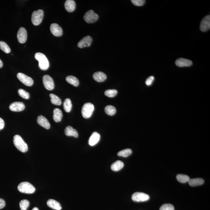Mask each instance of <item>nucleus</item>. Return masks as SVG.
Here are the masks:
<instances>
[{
    "label": "nucleus",
    "instance_id": "f257e3e1",
    "mask_svg": "<svg viewBox=\"0 0 210 210\" xmlns=\"http://www.w3.org/2000/svg\"><path fill=\"white\" fill-rule=\"evenodd\" d=\"M35 58L39 62V67L42 70H46L49 68V63L47 58L44 54L37 52L35 54Z\"/></svg>",
    "mask_w": 210,
    "mask_h": 210
},
{
    "label": "nucleus",
    "instance_id": "f03ea898",
    "mask_svg": "<svg viewBox=\"0 0 210 210\" xmlns=\"http://www.w3.org/2000/svg\"><path fill=\"white\" fill-rule=\"evenodd\" d=\"M14 145L20 151L23 153L26 152L28 150L27 144L24 141L22 137L18 135L14 136L13 138Z\"/></svg>",
    "mask_w": 210,
    "mask_h": 210
},
{
    "label": "nucleus",
    "instance_id": "7ed1b4c3",
    "mask_svg": "<svg viewBox=\"0 0 210 210\" xmlns=\"http://www.w3.org/2000/svg\"><path fill=\"white\" fill-rule=\"evenodd\" d=\"M18 191L22 193L27 194H32L35 192V187L27 182L20 183L18 186Z\"/></svg>",
    "mask_w": 210,
    "mask_h": 210
},
{
    "label": "nucleus",
    "instance_id": "20e7f679",
    "mask_svg": "<svg viewBox=\"0 0 210 210\" xmlns=\"http://www.w3.org/2000/svg\"><path fill=\"white\" fill-rule=\"evenodd\" d=\"M94 110V106L92 103H86L83 105L82 109V115L85 118H89L92 115Z\"/></svg>",
    "mask_w": 210,
    "mask_h": 210
},
{
    "label": "nucleus",
    "instance_id": "39448f33",
    "mask_svg": "<svg viewBox=\"0 0 210 210\" xmlns=\"http://www.w3.org/2000/svg\"><path fill=\"white\" fill-rule=\"evenodd\" d=\"M44 16L43 11L39 9L34 11L32 15V22L33 25L37 26L42 23Z\"/></svg>",
    "mask_w": 210,
    "mask_h": 210
},
{
    "label": "nucleus",
    "instance_id": "423d86ee",
    "mask_svg": "<svg viewBox=\"0 0 210 210\" xmlns=\"http://www.w3.org/2000/svg\"><path fill=\"white\" fill-rule=\"evenodd\" d=\"M84 19L87 23L93 24L99 19V16L94 11L90 10L86 13L83 17Z\"/></svg>",
    "mask_w": 210,
    "mask_h": 210
},
{
    "label": "nucleus",
    "instance_id": "0eeeda50",
    "mask_svg": "<svg viewBox=\"0 0 210 210\" xmlns=\"http://www.w3.org/2000/svg\"><path fill=\"white\" fill-rule=\"evenodd\" d=\"M150 198V196L142 192L135 193L132 197V200L136 202H143L148 201Z\"/></svg>",
    "mask_w": 210,
    "mask_h": 210
},
{
    "label": "nucleus",
    "instance_id": "6e6552de",
    "mask_svg": "<svg viewBox=\"0 0 210 210\" xmlns=\"http://www.w3.org/2000/svg\"><path fill=\"white\" fill-rule=\"evenodd\" d=\"M17 77L20 81L27 86H31L33 85V79L23 73L19 72L17 74Z\"/></svg>",
    "mask_w": 210,
    "mask_h": 210
},
{
    "label": "nucleus",
    "instance_id": "1a4fd4ad",
    "mask_svg": "<svg viewBox=\"0 0 210 210\" xmlns=\"http://www.w3.org/2000/svg\"><path fill=\"white\" fill-rule=\"evenodd\" d=\"M44 86L47 90H52L55 87L54 82L50 76L48 75H44L42 78Z\"/></svg>",
    "mask_w": 210,
    "mask_h": 210
},
{
    "label": "nucleus",
    "instance_id": "9d476101",
    "mask_svg": "<svg viewBox=\"0 0 210 210\" xmlns=\"http://www.w3.org/2000/svg\"><path fill=\"white\" fill-rule=\"evenodd\" d=\"M210 28V16L208 15L205 16L201 20L200 25V29L202 32H206Z\"/></svg>",
    "mask_w": 210,
    "mask_h": 210
},
{
    "label": "nucleus",
    "instance_id": "9b49d317",
    "mask_svg": "<svg viewBox=\"0 0 210 210\" xmlns=\"http://www.w3.org/2000/svg\"><path fill=\"white\" fill-rule=\"evenodd\" d=\"M9 108L12 111H22L25 109V106L22 102H16L10 105Z\"/></svg>",
    "mask_w": 210,
    "mask_h": 210
},
{
    "label": "nucleus",
    "instance_id": "f8f14e48",
    "mask_svg": "<svg viewBox=\"0 0 210 210\" xmlns=\"http://www.w3.org/2000/svg\"><path fill=\"white\" fill-rule=\"evenodd\" d=\"M17 37L18 42L20 43H25L26 42L27 37L26 30L24 27L20 28L18 31Z\"/></svg>",
    "mask_w": 210,
    "mask_h": 210
},
{
    "label": "nucleus",
    "instance_id": "ddd939ff",
    "mask_svg": "<svg viewBox=\"0 0 210 210\" xmlns=\"http://www.w3.org/2000/svg\"><path fill=\"white\" fill-rule=\"evenodd\" d=\"M50 29L51 32L55 36H61L63 34L62 28L57 24L54 23L51 24Z\"/></svg>",
    "mask_w": 210,
    "mask_h": 210
},
{
    "label": "nucleus",
    "instance_id": "4468645a",
    "mask_svg": "<svg viewBox=\"0 0 210 210\" xmlns=\"http://www.w3.org/2000/svg\"><path fill=\"white\" fill-rule=\"evenodd\" d=\"M92 42L91 37L88 35L83 38L81 40L79 41L78 44V47L80 48L88 47L90 46Z\"/></svg>",
    "mask_w": 210,
    "mask_h": 210
},
{
    "label": "nucleus",
    "instance_id": "2eb2a0df",
    "mask_svg": "<svg viewBox=\"0 0 210 210\" xmlns=\"http://www.w3.org/2000/svg\"><path fill=\"white\" fill-rule=\"evenodd\" d=\"M175 63L176 65L179 67L191 66L193 64L192 61L184 58H179L177 59Z\"/></svg>",
    "mask_w": 210,
    "mask_h": 210
},
{
    "label": "nucleus",
    "instance_id": "dca6fc26",
    "mask_svg": "<svg viewBox=\"0 0 210 210\" xmlns=\"http://www.w3.org/2000/svg\"><path fill=\"white\" fill-rule=\"evenodd\" d=\"M37 123L38 124L46 129H49L50 127V124L46 118L42 115L38 116Z\"/></svg>",
    "mask_w": 210,
    "mask_h": 210
},
{
    "label": "nucleus",
    "instance_id": "f3484780",
    "mask_svg": "<svg viewBox=\"0 0 210 210\" xmlns=\"http://www.w3.org/2000/svg\"><path fill=\"white\" fill-rule=\"evenodd\" d=\"M100 136L97 132L92 133L89 140V144L91 146H94L97 144L100 139Z\"/></svg>",
    "mask_w": 210,
    "mask_h": 210
},
{
    "label": "nucleus",
    "instance_id": "a211bd4d",
    "mask_svg": "<svg viewBox=\"0 0 210 210\" xmlns=\"http://www.w3.org/2000/svg\"><path fill=\"white\" fill-rule=\"evenodd\" d=\"M48 207L55 210H61L62 207L58 201L53 199H49L47 202Z\"/></svg>",
    "mask_w": 210,
    "mask_h": 210
},
{
    "label": "nucleus",
    "instance_id": "6ab92c4d",
    "mask_svg": "<svg viewBox=\"0 0 210 210\" xmlns=\"http://www.w3.org/2000/svg\"><path fill=\"white\" fill-rule=\"evenodd\" d=\"M65 8L66 11L69 12H72L76 8V4L73 0H67L65 3Z\"/></svg>",
    "mask_w": 210,
    "mask_h": 210
},
{
    "label": "nucleus",
    "instance_id": "aec40b11",
    "mask_svg": "<svg viewBox=\"0 0 210 210\" xmlns=\"http://www.w3.org/2000/svg\"><path fill=\"white\" fill-rule=\"evenodd\" d=\"M93 78L95 81L98 82L104 81L107 79V76L102 72H95L93 75Z\"/></svg>",
    "mask_w": 210,
    "mask_h": 210
},
{
    "label": "nucleus",
    "instance_id": "412c9836",
    "mask_svg": "<svg viewBox=\"0 0 210 210\" xmlns=\"http://www.w3.org/2000/svg\"><path fill=\"white\" fill-rule=\"evenodd\" d=\"M65 134L67 136H73L76 138L78 137V133L76 129L71 126H67L65 129Z\"/></svg>",
    "mask_w": 210,
    "mask_h": 210
},
{
    "label": "nucleus",
    "instance_id": "4be33fe9",
    "mask_svg": "<svg viewBox=\"0 0 210 210\" xmlns=\"http://www.w3.org/2000/svg\"><path fill=\"white\" fill-rule=\"evenodd\" d=\"M63 114L62 110L59 108H55L53 110V118L56 122H59L62 120Z\"/></svg>",
    "mask_w": 210,
    "mask_h": 210
},
{
    "label": "nucleus",
    "instance_id": "5701e85b",
    "mask_svg": "<svg viewBox=\"0 0 210 210\" xmlns=\"http://www.w3.org/2000/svg\"><path fill=\"white\" fill-rule=\"evenodd\" d=\"M188 182L191 186H195L202 185L204 183V180L202 178H194L190 179Z\"/></svg>",
    "mask_w": 210,
    "mask_h": 210
},
{
    "label": "nucleus",
    "instance_id": "b1692460",
    "mask_svg": "<svg viewBox=\"0 0 210 210\" xmlns=\"http://www.w3.org/2000/svg\"><path fill=\"white\" fill-rule=\"evenodd\" d=\"M124 163L122 161L118 160L112 165L111 168L113 171H118L121 170L124 167Z\"/></svg>",
    "mask_w": 210,
    "mask_h": 210
},
{
    "label": "nucleus",
    "instance_id": "393cba45",
    "mask_svg": "<svg viewBox=\"0 0 210 210\" xmlns=\"http://www.w3.org/2000/svg\"><path fill=\"white\" fill-rule=\"evenodd\" d=\"M66 81L68 83L74 86H78L79 85L78 79L76 77L73 76H69L66 78Z\"/></svg>",
    "mask_w": 210,
    "mask_h": 210
},
{
    "label": "nucleus",
    "instance_id": "a878e982",
    "mask_svg": "<svg viewBox=\"0 0 210 210\" xmlns=\"http://www.w3.org/2000/svg\"><path fill=\"white\" fill-rule=\"evenodd\" d=\"M51 98V101L52 104L60 106L62 104V101L59 96L52 93L49 95Z\"/></svg>",
    "mask_w": 210,
    "mask_h": 210
},
{
    "label": "nucleus",
    "instance_id": "bb28decb",
    "mask_svg": "<svg viewBox=\"0 0 210 210\" xmlns=\"http://www.w3.org/2000/svg\"><path fill=\"white\" fill-rule=\"evenodd\" d=\"M72 107V103L71 101L69 98L66 99L63 103L64 110L67 113H69L71 110Z\"/></svg>",
    "mask_w": 210,
    "mask_h": 210
},
{
    "label": "nucleus",
    "instance_id": "cd10ccee",
    "mask_svg": "<svg viewBox=\"0 0 210 210\" xmlns=\"http://www.w3.org/2000/svg\"><path fill=\"white\" fill-rule=\"evenodd\" d=\"M176 178L178 181L183 183L188 182L190 179L188 176L184 174H179L177 176Z\"/></svg>",
    "mask_w": 210,
    "mask_h": 210
},
{
    "label": "nucleus",
    "instance_id": "c85d7f7f",
    "mask_svg": "<svg viewBox=\"0 0 210 210\" xmlns=\"http://www.w3.org/2000/svg\"><path fill=\"white\" fill-rule=\"evenodd\" d=\"M105 111L109 115L113 116L115 114L116 110V108L114 106L109 105L105 107Z\"/></svg>",
    "mask_w": 210,
    "mask_h": 210
},
{
    "label": "nucleus",
    "instance_id": "c756f323",
    "mask_svg": "<svg viewBox=\"0 0 210 210\" xmlns=\"http://www.w3.org/2000/svg\"><path fill=\"white\" fill-rule=\"evenodd\" d=\"M132 151L130 149H125V150H122L119 151L118 153V155L120 157H127L131 155Z\"/></svg>",
    "mask_w": 210,
    "mask_h": 210
},
{
    "label": "nucleus",
    "instance_id": "7c9ffc66",
    "mask_svg": "<svg viewBox=\"0 0 210 210\" xmlns=\"http://www.w3.org/2000/svg\"><path fill=\"white\" fill-rule=\"evenodd\" d=\"M0 49L6 53H9L11 52V49L9 46L2 41L0 42Z\"/></svg>",
    "mask_w": 210,
    "mask_h": 210
},
{
    "label": "nucleus",
    "instance_id": "2f4dec72",
    "mask_svg": "<svg viewBox=\"0 0 210 210\" xmlns=\"http://www.w3.org/2000/svg\"><path fill=\"white\" fill-rule=\"evenodd\" d=\"M30 205L29 201L27 200H23L20 203V207L21 210H27Z\"/></svg>",
    "mask_w": 210,
    "mask_h": 210
},
{
    "label": "nucleus",
    "instance_id": "473e14b6",
    "mask_svg": "<svg viewBox=\"0 0 210 210\" xmlns=\"http://www.w3.org/2000/svg\"><path fill=\"white\" fill-rule=\"evenodd\" d=\"M118 91L117 90L115 89H110L107 90L105 91L104 94L105 96L109 97H113L116 96L117 94Z\"/></svg>",
    "mask_w": 210,
    "mask_h": 210
},
{
    "label": "nucleus",
    "instance_id": "72a5a7b5",
    "mask_svg": "<svg viewBox=\"0 0 210 210\" xmlns=\"http://www.w3.org/2000/svg\"><path fill=\"white\" fill-rule=\"evenodd\" d=\"M18 93L19 96L23 98L28 99L29 98L30 94L27 92L22 89H20L18 90Z\"/></svg>",
    "mask_w": 210,
    "mask_h": 210
},
{
    "label": "nucleus",
    "instance_id": "f704fd0d",
    "mask_svg": "<svg viewBox=\"0 0 210 210\" xmlns=\"http://www.w3.org/2000/svg\"><path fill=\"white\" fill-rule=\"evenodd\" d=\"M174 207L172 204H164L160 208V210H174Z\"/></svg>",
    "mask_w": 210,
    "mask_h": 210
},
{
    "label": "nucleus",
    "instance_id": "c9c22d12",
    "mask_svg": "<svg viewBox=\"0 0 210 210\" xmlns=\"http://www.w3.org/2000/svg\"><path fill=\"white\" fill-rule=\"evenodd\" d=\"M131 1L134 5L137 6H143L146 2L144 0H132Z\"/></svg>",
    "mask_w": 210,
    "mask_h": 210
},
{
    "label": "nucleus",
    "instance_id": "e433bc0d",
    "mask_svg": "<svg viewBox=\"0 0 210 210\" xmlns=\"http://www.w3.org/2000/svg\"><path fill=\"white\" fill-rule=\"evenodd\" d=\"M154 80V76H151L149 77L146 81V84L147 86H151L152 84L153 81Z\"/></svg>",
    "mask_w": 210,
    "mask_h": 210
},
{
    "label": "nucleus",
    "instance_id": "4c0bfd02",
    "mask_svg": "<svg viewBox=\"0 0 210 210\" xmlns=\"http://www.w3.org/2000/svg\"><path fill=\"white\" fill-rule=\"evenodd\" d=\"M5 200L2 199V198H0V209H2L5 206Z\"/></svg>",
    "mask_w": 210,
    "mask_h": 210
},
{
    "label": "nucleus",
    "instance_id": "58836bf2",
    "mask_svg": "<svg viewBox=\"0 0 210 210\" xmlns=\"http://www.w3.org/2000/svg\"><path fill=\"white\" fill-rule=\"evenodd\" d=\"M5 123L4 121L2 118H0V130L3 129L4 127H5Z\"/></svg>",
    "mask_w": 210,
    "mask_h": 210
},
{
    "label": "nucleus",
    "instance_id": "ea45409f",
    "mask_svg": "<svg viewBox=\"0 0 210 210\" xmlns=\"http://www.w3.org/2000/svg\"><path fill=\"white\" fill-rule=\"evenodd\" d=\"M3 66V62L0 59V68H2Z\"/></svg>",
    "mask_w": 210,
    "mask_h": 210
},
{
    "label": "nucleus",
    "instance_id": "a19ab883",
    "mask_svg": "<svg viewBox=\"0 0 210 210\" xmlns=\"http://www.w3.org/2000/svg\"><path fill=\"white\" fill-rule=\"evenodd\" d=\"M32 210H39L37 208H34Z\"/></svg>",
    "mask_w": 210,
    "mask_h": 210
}]
</instances>
